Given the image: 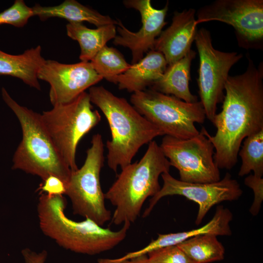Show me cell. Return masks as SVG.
<instances>
[{
  "label": "cell",
  "mask_w": 263,
  "mask_h": 263,
  "mask_svg": "<svg viewBox=\"0 0 263 263\" xmlns=\"http://www.w3.org/2000/svg\"><path fill=\"white\" fill-rule=\"evenodd\" d=\"M90 62L102 78L112 83L116 76L124 73L131 65L119 52L107 45L96 54Z\"/></svg>",
  "instance_id": "cell-24"
},
{
  "label": "cell",
  "mask_w": 263,
  "mask_h": 263,
  "mask_svg": "<svg viewBox=\"0 0 263 263\" xmlns=\"http://www.w3.org/2000/svg\"><path fill=\"white\" fill-rule=\"evenodd\" d=\"M38 78L50 84L53 106L70 102L103 79L90 62L65 64L50 59L42 64Z\"/></svg>",
  "instance_id": "cell-13"
},
{
  "label": "cell",
  "mask_w": 263,
  "mask_h": 263,
  "mask_svg": "<svg viewBox=\"0 0 263 263\" xmlns=\"http://www.w3.org/2000/svg\"><path fill=\"white\" fill-rule=\"evenodd\" d=\"M41 121L56 149L72 171L76 164V149L80 140L101 121L90 97L84 92L70 102L53 106L40 114Z\"/></svg>",
  "instance_id": "cell-6"
},
{
  "label": "cell",
  "mask_w": 263,
  "mask_h": 263,
  "mask_svg": "<svg viewBox=\"0 0 263 263\" xmlns=\"http://www.w3.org/2000/svg\"><path fill=\"white\" fill-rule=\"evenodd\" d=\"M119 263H150L149 262L147 255H143L132 258L129 260H127Z\"/></svg>",
  "instance_id": "cell-30"
},
{
  "label": "cell",
  "mask_w": 263,
  "mask_h": 263,
  "mask_svg": "<svg viewBox=\"0 0 263 263\" xmlns=\"http://www.w3.org/2000/svg\"><path fill=\"white\" fill-rule=\"evenodd\" d=\"M67 201L63 195L40 194L37 205L42 232L62 248L79 254L94 255L110 250L122 242L131 225L123 224L113 231L89 218L76 222L68 218Z\"/></svg>",
  "instance_id": "cell-3"
},
{
  "label": "cell",
  "mask_w": 263,
  "mask_h": 263,
  "mask_svg": "<svg viewBox=\"0 0 263 263\" xmlns=\"http://www.w3.org/2000/svg\"><path fill=\"white\" fill-rule=\"evenodd\" d=\"M196 16L197 24L215 20L231 25L241 48L263 49V0H216L200 8Z\"/></svg>",
  "instance_id": "cell-11"
},
{
  "label": "cell",
  "mask_w": 263,
  "mask_h": 263,
  "mask_svg": "<svg viewBox=\"0 0 263 263\" xmlns=\"http://www.w3.org/2000/svg\"><path fill=\"white\" fill-rule=\"evenodd\" d=\"M123 3L126 7L134 9L140 13L142 26L139 31L133 32L118 20V35L114 38L113 43L127 47L131 51L132 64H133L140 60L145 53L153 50L156 39L167 24L165 18L169 2L160 9L154 8L150 0H126Z\"/></svg>",
  "instance_id": "cell-14"
},
{
  "label": "cell",
  "mask_w": 263,
  "mask_h": 263,
  "mask_svg": "<svg viewBox=\"0 0 263 263\" xmlns=\"http://www.w3.org/2000/svg\"><path fill=\"white\" fill-rule=\"evenodd\" d=\"M41 52L40 45L16 55L0 50V75L19 78L31 87L40 90L38 73L45 60Z\"/></svg>",
  "instance_id": "cell-18"
},
{
  "label": "cell",
  "mask_w": 263,
  "mask_h": 263,
  "mask_svg": "<svg viewBox=\"0 0 263 263\" xmlns=\"http://www.w3.org/2000/svg\"><path fill=\"white\" fill-rule=\"evenodd\" d=\"M194 41L199 56L197 83L200 101L206 118L212 122L217 104L223 102L229 72L243 55L215 49L211 34L205 28L198 30Z\"/></svg>",
  "instance_id": "cell-9"
},
{
  "label": "cell",
  "mask_w": 263,
  "mask_h": 263,
  "mask_svg": "<svg viewBox=\"0 0 263 263\" xmlns=\"http://www.w3.org/2000/svg\"><path fill=\"white\" fill-rule=\"evenodd\" d=\"M170 163L160 146L153 140L138 161L121 169L116 179L104 193L115 207L112 223L119 225L133 223L139 216L145 202L160 189L159 178L169 172Z\"/></svg>",
  "instance_id": "cell-4"
},
{
  "label": "cell",
  "mask_w": 263,
  "mask_h": 263,
  "mask_svg": "<svg viewBox=\"0 0 263 263\" xmlns=\"http://www.w3.org/2000/svg\"><path fill=\"white\" fill-rule=\"evenodd\" d=\"M147 255L150 263H195L177 245L161 247Z\"/></svg>",
  "instance_id": "cell-26"
},
{
  "label": "cell",
  "mask_w": 263,
  "mask_h": 263,
  "mask_svg": "<svg viewBox=\"0 0 263 263\" xmlns=\"http://www.w3.org/2000/svg\"><path fill=\"white\" fill-rule=\"evenodd\" d=\"M21 253L24 263H45L48 256L45 250L37 252L29 248L22 249Z\"/></svg>",
  "instance_id": "cell-29"
},
{
  "label": "cell",
  "mask_w": 263,
  "mask_h": 263,
  "mask_svg": "<svg viewBox=\"0 0 263 263\" xmlns=\"http://www.w3.org/2000/svg\"><path fill=\"white\" fill-rule=\"evenodd\" d=\"M2 97L17 117L22 138L14 153V169L37 175L45 179L50 175L68 182L72 170L56 149L40 118V114L22 106L14 100L4 88Z\"/></svg>",
  "instance_id": "cell-5"
},
{
  "label": "cell",
  "mask_w": 263,
  "mask_h": 263,
  "mask_svg": "<svg viewBox=\"0 0 263 263\" xmlns=\"http://www.w3.org/2000/svg\"><path fill=\"white\" fill-rule=\"evenodd\" d=\"M32 16V7L28 6L23 0H16L11 6L0 13V25L9 24L22 27Z\"/></svg>",
  "instance_id": "cell-25"
},
{
  "label": "cell",
  "mask_w": 263,
  "mask_h": 263,
  "mask_svg": "<svg viewBox=\"0 0 263 263\" xmlns=\"http://www.w3.org/2000/svg\"><path fill=\"white\" fill-rule=\"evenodd\" d=\"M217 236L204 234L177 244L195 263H211L225 258V249Z\"/></svg>",
  "instance_id": "cell-21"
},
{
  "label": "cell",
  "mask_w": 263,
  "mask_h": 263,
  "mask_svg": "<svg viewBox=\"0 0 263 263\" xmlns=\"http://www.w3.org/2000/svg\"><path fill=\"white\" fill-rule=\"evenodd\" d=\"M32 8L34 16H38L42 21L51 18H58L65 19L69 22L86 21L97 27L118 24V21L110 16L102 15L75 0H66L59 5L52 6H43L36 4Z\"/></svg>",
  "instance_id": "cell-19"
},
{
  "label": "cell",
  "mask_w": 263,
  "mask_h": 263,
  "mask_svg": "<svg viewBox=\"0 0 263 263\" xmlns=\"http://www.w3.org/2000/svg\"><path fill=\"white\" fill-rule=\"evenodd\" d=\"M244 184L254 193L253 201L249 211L252 215L256 216L260 210L263 201V178L250 174L244 178Z\"/></svg>",
  "instance_id": "cell-27"
},
{
  "label": "cell",
  "mask_w": 263,
  "mask_h": 263,
  "mask_svg": "<svg viewBox=\"0 0 263 263\" xmlns=\"http://www.w3.org/2000/svg\"><path fill=\"white\" fill-rule=\"evenodd\" d=\"M163 186L149 201L143 217L149 216L158 202L169 195H180L196 203L198 210L195 224L200 225L209 210L215 205L224 201L238 200L243 194L238 182L227 172L223 179L212 183H188L178 180L169 172L161 175Z\"/></svg>",
  "instance_id": "cell-12"
},
{
  "label": "cell",
  "mask_w": 263,
  "mask_h": 263,
  "mask_svg": "<svg viewBox=\"0 0 263 263\" xmlns=\"http://www.w3.org/2000/svg\"><path fill=\"white\" fill-rule=\"evenodd\" d=\"M92 103L101 111L109 124L111 138L106 142L107 162L117 173L132 163L139 150L155 137L164 135L126 99L102 86H92L88 93Z\"/></svg>",
  "instance_id": "cell-2"
},
{
  "label": "cell",
  "mask_w": 263,
  "mask_h": 263,
  "mask_svg": "<svg viewBox=\"0 0 263 263\" xmlns=\"http://www.w3.org/2000/svg\"><path fill=\"white\" fill-rule=\"evenodd\" d=\"M238 152L242 161L238 172L241 177L252 171L253 174L263 175V130L246 137Z\"/></svg>",
  "instance_id": "cell-23"
},
{
  "label": "cell",
  "mask_w": 263,
  "mask_h": 263,
  "mask_svg": "<svg viewBox=\"0 0 263 263\" xmlns=\"http://www.w3.org/2000/svg\"><path fill=\"white\" fill-rule=\"evenodd\" d=\"M82 166L72 171L65 194L69 198L73 213L89 218L103 226L112 218L105 204L100 181L104 162V144L99 133L94 134Z\"/></svg>",
  "instance_id": "cell-8"
},
{
  "label": "cell",
  "mask_w": 263,
  "mask_h": 263,
  "mask_svg": "<svg viewBox=\"0 0 263 263\" xmlns=\"http://www.w3.org/2000/svg\"><path fill=\"white\" fill-rule=\"evenodd\" d=\"M67 36L77 41L80 48L81 61L90 62L110 40L116 36V25H107L90 29L80 22H69L66 25Z\"/></svg>",
  "instance_id": "cell-20"
},
{
  "label": "cell",
  "mask_w": 263,
  "mask_h": 263,
  "mask_svg": "<svg viewBox=\"0 0 263 263\" xmlns=\"http://www.w3.org/2000/svg\"><path fill=\"white\" fill-rule=\"evenodd\" d=\"M232 219L233 215L229 209L219 206L212 218L206 225L196 229L167 234L169 244L177 245L191 238L204 234L230 236L232 233L230 223Z\"/></svg>",
  "instance_id": "cell-22"
},
{
  "label": "cell",
  "mask_w": 263,
  "mask_h": 263,
  "mask_svg": "<svg viewBox=\"0 0 263 263\" xmlns=\"http://www.w3.org/2000/svg\"><path fill=\"white\" fill-rule=\"evenodd\" d=\"M159 146L170 166L178 170L180 180L204 183L220 180L213 158L214 146L202 129L188 139L164 135Z\"/></svg>",
  "instance_id": "cell-10"
},
{
  "label": "cell",
  "mask_w": 263,
  "mask_h": 263,
  "mask_svg": "<svg viewBox=\"0 0 263 263\" xmlns=\"http://www.w3.org/2000/svg\"><path fill=\"white\" fill-rule=\"evenodd\" d=\"M130 102L164 135L191 138L200 132L195 123L203 124L206 118L200 101L188 103L151 89L132 93Z\"/></svg>",
  "instance_id": "cell-7"
},
{
  "label": "cell",
  "mask_w": 263,
  "mask_h": 263,
  "mask_svg": "<svg viewBox=\"0 0 263 263\" xmlns=\"http://www.w3.org/2000/svg\"><path fill=\"white\" fill-rule=\"evenodd\" d=\"M167 67L164 56L150 50L138 62L131 64L126 72L116 76L113 83L117 84L120 90L130 93L144 91L162 77Z\"/></svg>",
  "instance_id": "cell-16"
},
{
  "label": "cell",
  "mask_w": 263,
  "mask_h": 263,
  "mask_svg": "<svg viewBox=\"0 0 263 263\" xmlns=\"http://www.w3.org/2000/svg\"><path fill=\"white\" fill-rule=\"evenodd\" d=\"M196 10L175 11L170 25L156 39L153 50L161 53L168 66L184 57L191 50L198 31Z\"/></svg>",
  "instance_id": "cell-15"
},
{
  "label": "cell",
  "mask_w": 263,
  "mask_h": 263,
  "mask_svg": "<svg viewBox=\"0 0 263 263\" xmlns=\"http://www.w3.org/2000/svg\"><path fill=\"white\" fill-rule=\"evenodd\" d=\"M38 190L40 194L44 193L49 195H63L66 191L65 183L59 178L54 175H50L39 185Z\"/></svg>",
  "instance_id": "cell-28"
},
{
  "label": "cell",
  "mask_w": 263,
  "mask_h": 263,
  "mask_svg": "<svg viewBox=\"0 0 263 263\" xmlns=\"http://www.w3.org/2000/svg\"><path fill=\"white\" fill-rule=\"evenodd\" d=\"M246 56L245 71L229 75L226 80L222 110L212 122L215 135L201 129L214 146V160L219 169H232L243 140L263 130V63L257 66L249 54Z\"/></svg>",
  "instance_id": "cell-1"
},
{
  "label": "cell",
  "mask_w": 263,
  "mask_h": 263,
  "mask_svg": "<svg viewBox=\"0 0 263 263\" xmlns=\"http://www.w3.org/2000/svg\"><path fill=\"white\" fill-rule=\"evenodd\" d=\"M196 55V53L191 50L182 58L168 66L162 77L150 89L174 96L188 103L197 102L198 97L191 93L189 87L191 62Z\"/></svg>",
  "instance_id": "cell-17"
}]
</instances>
